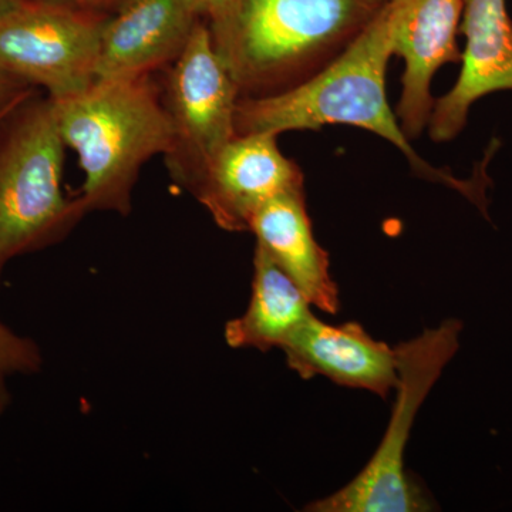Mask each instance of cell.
Returning <instances> with one entry per match:
<instances>
[{
	"mask_svg": "<svg viewBox=\"0 0 512 512\" xmlns=\"http://www.w3.org/2000/svg\"><path fill=\"white\" fill-rule=\"evenodd\" d=\"M396 0H386L335 60L305 82L264 97L238 100V134L319 130L332 124L363 128L402 151L414 173L450 185L484 208L473 185L433 167L416 153L403 133L386 94V72L393 55Z\"/></svg>",
	"mask_w": 512,
	"mask_h": 512,
	"instance_id": "6da1fadb",
	"label": "cell"
},
{
	"mask_svg": "<svg viewBox=\"0 0 512 512\" xmlns=\"http://www.w3.org/2000/svg\"><path fill=\"white\" fill-rule=\"evenodd\" d=\"M376 0H238L212 26L215 50L241 97L292 89L325 69L365 28Z\"/></svg>",
	"mask_w": 512,
	"mask_h": 512,
	"instance_id": "7a4b0ae2",
	"label": "cell"
},
{
	"mask_svg": "<svg viewBox=\"0 0 512 512\" xmlns=\"http://www.w3.org/2000/svg\"><path fill=\"white\" fill-rule=\"evenodd\" d=\"M52 101L64 146L77 154L84 173L79 197L87 214L127 215L141 168L165 156L173 141L150 76L96 80L76 96Z\"/></svg>",
	"mask_w": 512,
	"mask_h": 512,
	"instance_id": "3957f363",
	"label": "cell"
},
{
	"mask_svg": "<svg viewBox=\"0 0 512 512\" xmlns=\"http://www.w3.org/2000/svg\"><path fill=\"white\" fill-rule=\"evenodd\" d=\"M64 150L47 96L33 94L0 123V281L10 261L63 241L87 214L63 192Z\"/></svg>",
	"mask_w": 512,
	"mask_h": 512,
	"instance_id": "277c9868",
	"label": "cell"
},
{
	"mask_svg": "<svg viewBox=\"0 0 512 512\" xmlns=\"http://www.w3.org/2000/svg\"><path fill=\"white\" fill-rule=\"evenodd\" d=\"M463 323L448 319L439 328L397 346L396 403L392 417L369 463L339 491L306 505L309 512L430 511L420 487L404 470V451L421 404L458 350Z\"/></svg>",
	"mask_w": 512,
	"mask_h": 512,
	"instance_id": "5b68a950",
	"label": "cell"
},
{
	"mask_svg": "<svg viewBox=\"0 0 512 512\" xmlns=\"http://www.w3.org/2000/svg\"><path fill=\"white\" fill-rule=\"evenodd\" d=\"M161 99L173 130L164 156L168 174L194 195L212 161L238 134L235 116L241 99L208 23H198L183 53L168 66Z\"/></svg>",
	"mask_w": 512,
	"mask_h": 512,
	"instance_id": "8992f818",
	"label": "cell"
},
{
	"mask_svg": "<svg viewBox=\"0 0 512 512\" xmlns=\"http://www.w3.org/2000/svg\"><path fill=\"white\" fill-rule=\"evenodd\" d=\"M104 23L57 0H16L0 13V67L52 100L76 96L97 80Z\"/></svg>",
	"mask_w": 512,
	"mask_h": 512,
	"instance_id": "52a82bcc",
	"label": "cell"
},
{
	"mask_svg": "<svg viewBox=\"0 0 512 512\" xmlns=\"http://www.w3.org/2000/svg\"><path fill=\"white\" fill-rule=\"evenodd\" d=\"M276 138L272 133L237 134L192 195L224 231L248 232L266 202L305 190L301 168L282 154Z\"/></svg>",
	"mask_w": 512,
	"mask_h": 512,
	"instance_id": "ba28073f",
	"label": "cell"
},
{
	"mask_svg": "<svg viewBox=\"0 0 512 512\" xmlns=\"http://www.w3.org/2000/svg\"><path fill=\"white\" fill-rule=\"evenodd\" d=\"M460 30L466 36L460 76L450 92L434 101L427 124L436 143L463 131L477 100L512 90V20L505 0H463Z\"/></svg>",
	"mask_w": 512,
	"mask_h": 512,
	"instance_id": "9c48e42d",
	"label": "cell"
},
{
	"mask_svg": "<svg viewBox=\"0 0 512 512\" xmlns=\"http://www.w3.org/2000/svg\"><path fill=\"white\" fill-rule=\"evenodd\" d=\"M393 55L404 60L397 120L409 140L429 124L434 100L431 82L440 67L461 62L457 33L463 0H396Z\"/></svg>",
	"mask_w": 512,
	"mask_h": 512,
	"instance_id": "30bf717a",
	"label": "cell"
},
{
	"mask_svg": "<svg viewBox=\"0 0 512 512\" xmlns=\"http://www.w3.org/2000/svg\"><path fill=\"white\" fill-rule=\"evenodd\" d=\"M201 20L190 0H124L104 23L97 80L150 76L170 66Z\"/></svg>",
	"mask_w": 512,
	"mask_h": 512,
	"instance_id": "8fae6325",
	"label": "cell"
},
{
	"mask_svg": "<svg viewBox=\"0 0 512 512\" xmlns=\"http://www.w3.org/2000/svg\"><path fill=\"white\" fill-rule=\"evenodd\" d=\"M281 350L288 366L305 380L328 377L380 397L392 393L399 380L396 349L373 339L356 322L333 326L312 315Z\"/></svg>",
	"mask_w": 512,
	"mask_h": 512,
	"instance_id": "7c38bea8",
	"label": "cell"
},
{
	"mask_svg": "<svg viewBox=\"0 0 512 512\" xmlns=\"http://www.w3.org/2000/svg\"><path fill=\"white\" fill-rule=\"evenodd\" d=\"M256 245L271 256L301 289L309 303L322 312L339 311V289L330 274V261L313 235L305 190L279 195L259 208L249 224Z\"/></svg>",
	"mask_w": 512,
	"mask_h": 512,
	"instance_id": "4fadbf2b",
	"label": "cell"
},
{
	"mask_svg": "<svg viewBox=\"0 0 512 512\" xmlns=\"http://www.w3.org/2000/svg\"><path fill=\"white\" fill-rule=\"evenodd\" d=\"M311 308L295 282L256 245L251 299L247 311L225 325V342L232 349H281L311 318Z\"/></svg>",
	"mask_w": 512,
	"mask_h": 512,
	"instance_id": "5bb4252c",
	"label": "cell"
},
{
	"mask_svg": "<svg viewBox=\"0 0 512 512\" xmlns=\"http://www.w3.org/2000/svg\"><path fill=\"white\" fill-rule=\"evenodd\" d=\"M42 366V350L35 340L18 335L0 322V416L10 404V377L33 375Z\"/></svg>",
	"mask_w": 512,
	"mask_h": 512,
	"instance_id": "9a60e30c",
	"label": "cell"
},
{
	"mask_svg": "<svg viewBox=\"0 0 512 512\" xmlns=\"http://www.w3.org/2000/svg\"><path fill=\"white\" fill-rule=\"evenodd\" d=\"M37 93L35 87L22 82L18 77L13 76L0 67V113L2 111L15 109L23 101L28 100Z\"/></svg>",
	"mask_w": 512,
	"mask_h": 512,
	"instance_id": "2e32d148",
	"label": "cell"
},
{
	"mask_svg": "<svg viewBox=\"0 0 512 512\" xmlns=\"http://www.w3.org/2000/svg\"><path fill=\"white\" fill-rule=\"evenodd\" d=\"M201 19L208 20V26L220 25L231 15L238 0H190Z\"/></svg>",
	"mask_w": 512,
	"mask_h": 512,
	"instance_id": "e0dca14e",
	"label": "cell"
},
{
	"mask_svg": "<svg viewBox=\"0 0 512 512\" xmlns=\"http://www.w3.org/2000/svg\"><path fill=\"white\" fill-rule=\"evenodd\" d=\"M67 2H73L80 6H103L109 5V3L119 2V0H67ZM123 2L124 0H120V3Z\"/></svg>",
	"mask_w": 512,
	"mask_h": 512,
	"instance_id": "ac0fdd59",
	"label": "cell"
},
{
	"mask_svg": "<svg viewBox=\"0 0 512 512\" xmlns=\"http://www.w3.org/2000/svg\"><path fill=\"white\" fill-rule=\"evenodd\" d=\"M16 0H0V13L5 12L10 6L15 5Z\"/></svg>",
	"mask_w": 512,
	"mask_h": 512,
	"instance_id": "d6986e66",
	"label": "cell"
},
{
	"mask_svg": "<svg viewBox=\"0 0 512 512\" xmlns=\"http://www.w3.org/2000/svg\"><path fill=\"white\" fill-rule=\"evenodd\" d=\"M19 106H20V104H19ZM15 109H16V107H15ZM15 109H10V110H6V111H2V113H0V123H2V121L5 120L6 117H8L9 114L12 113V111L15 110Z\"/></svg>",
	"mask_w": 512,
	"mask_h": 512,
	"instance_id": "ffe728a7",
	"label": "cell"
},
{
	"mask_svg": "<svg viewBox=\"0 0 512 512\" xmlns=\"http://www.w3.org/2000/svg\"><path fill=\"white\" fill-rule=\"evenodd\" d=\"M377 3H383L386 2V0H376Z\"/></svg>",
	"mask_w": 512,
	"mask_h": 512,
	"instance_id": "44dd1931",
	"label": "cell"
}]
</instances>
